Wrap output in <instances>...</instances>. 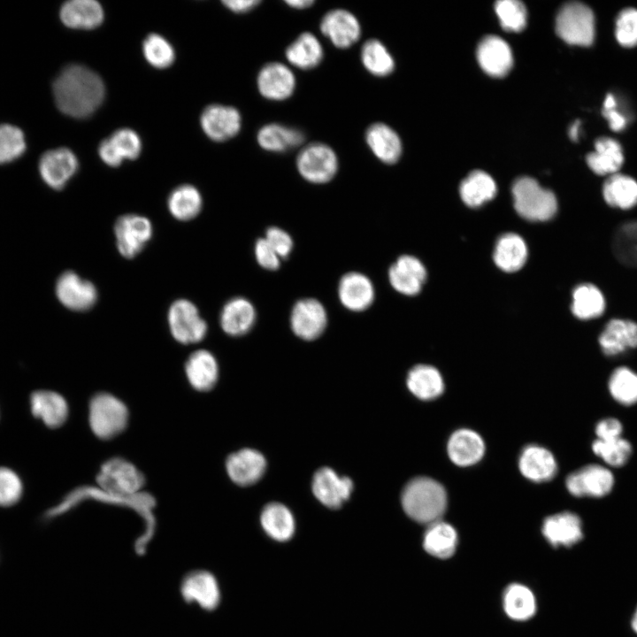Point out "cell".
<instances>
[{"label":"cell","mask_w":637,"mask_h":637,"mask_svg":"<svg viewBox=\"0 0 637 637\" xmlns=\"http://www.w3.org/2000/svg\"><path fill=\"white\" fill-rule=\"evenodd\" d=\"M579 124V121L574 123L570 130V135L573 140L577 139Z\"/></svg>","instance_id":"63"},{"label":"cell","mask_w":637,"mask_h":637,"mask_svg":"<svg viewBox=\"0 0 637 637\" xmlns=\"http://www.w3.org/2000/svg\"><path fill=\"white\" fill-rule=\"evenodd\" d=\"M326 325V311L317 299L303 298L293 306L290 326L297 337L305 341L315 340L325 331Z\"/></svg>","instance_id":"13"},{"label":"cell","mask_w":637,"mask_h":637,"mask_svg":"<svg viewBox=\"0 0 637 637\" xmlns=\"http://www.w3.org/2000/svg\"><path fill=\"white\" fill-rule=\"evenodd\" d=\"M101 159L108 165L115 167L121 165L123 157L110 138L101 142L98 147Z\"/></svg>","instance_id":"58"},{"label":"cell","mask_w":637,"mask_h":637,"mask_svg":"<svg viewBox=\"0 0 637 637\" xmlns=\"http://www.w3.org/2000/svg\"><path fill=\"white\" fill-rule=\"evenodd\" d=\"M595 150L587 156V163L599 175L614 174L623 164V153L619 143L608 137L596 140Z\"/></svg>","instance_id":"35"},{"label":"cell","mask_w":637,"mask_h":637,"mask_svg":"<svg viewBox=\"0 0 637 637\" xmlns=\"http://www.w3.org/2000/svg\"><path fill=\"white\" fill-rule=\"evenodd\" d=\"M142 52L146 60L159 69L170 66L175 58L170 42L157 34H150L146 37L142 43Z\"/></svg>","instance_id":"47"},{"label":"cell","mask_w":637,"mask_h":637,"mask_svg":"<svg viewBox=\"0 0 637 637\" xmlns=\"http://www.w3.org/2000/svg\"><path fill=\"white\" fill-rule=\"evenodd\" d=\"M613 481L608 469L592 464L570 474L566 479V487L575 496L600 497L611 490Z\"/></svg>","instance_id":"19"},{"label":"cell","mask_w":637,"mask_h":637,"mask_svg":"<svg viewBox=\"0 0 637 637\" xmlns=\"http://www.w3.org/2000/svg\"><path fill=\"white\" fill-rule=\"evenodd\" d=\"M495 12L504 29L510 31L522 30L526 22L525 5L517 0H501L495 4Z\"/></svg>","instance_id":"51"},{"label":"cell","mask_w":637,"mask_h":637,"mask_svg":"<svg viewBox=\"0 0 637 637\" xmlns=\"http://www.w3.org/2000/svg\"><path fill=\"white\" fill-rule=\"evenodd\" d=\"M260 519L265 533L276 541H288L295 532L293 515L281 503H272L267 504L263 509Z\"/></svg>","instance_id":"39"},{"label":"cell","mask_w":637,"mask_h":637,"mask_svg":"<svg viewBox=\"0 0 637 637\" xmlns=\"http://www.w3.org/2000/svg\"><path fill=\"white\" fill-rule=\"evenodd\" d=\"M622 426L615 418H607L598 423L595 428L598 440L610 441L620 438Z\"/></svg>","instance_id":"57"},{"label":"cell","mask_w":637,"mask_h":637,"mask_svg":"<svg viewBox=\"0 0 637 637\" xmlns=\"http://www.w3.org/2000/svg\"><path fill=\"white\" fill-rule=\"evenodd\" d=\"M360 57L364 67L374 76H388L395 68V61L391 54L377 39H369L365 42Z\"/></svg>","instance_id":"44"},{"label":"cell","mask_w":637,"mask_h":637,"mask_svg":"<svg viewBox=\"0 0 637 637\" xmlns=\"http://www.w3.org/2000/svg\"><path fill=\"white\" fill-rule=\"evenodd\" d=\"M496 193L494 180L485 172H472L460 185V196L465 204L477 207L492 199Z\"/></svg>","instance_id":"42"},{"label":"cell","mask_w":637,"mask_h":637,"mask_svg":"<svg viewBox=\"0 0 637 637\" xmlns=\"http://www.w3.org/2000/svg\"><path fill=\"white\" fill-rule=\"evenodd\" d=\"M52 90L60 111L77 119L92 115L103 103L105 94L100 76L81 65L65 67L55 79Z\"/></svg>","instance_id":"1"},{"label":"cell","mask_w":637,"mask_h":637,"mask_svg":"<svg viewBox=\"0 0 637 637\" xmlns=\"http://www.w3.org/2000/svg\"><path fill=\"white\" fill-rule=\"evenodd\" d=\"M280 258L287 257L293 249V240L289 234L277 226H271L264 237Z\"/></svg>","instance_id":"55"},{"label":"cell","mask_w":637,"mask_h":637,"mask_svg":"<svg viewBox=\"0 0 637 637\" xmlns=\"http://www.w3.org/2000/svg\"><path fill=\"white\" fill-rule=\"evenodd\" d=\"M556 31L564 42L580 46L590 45L595 37L593 12L580 3L564 5L556 19Z\"/></svg>","instance_id":"7"},{"label":"cell","mask_w":637,"mask_h":637,"mask_svg":"<svg viewBox=\"0 0 637 637\" xmlns=\"http://www.w3.org/2000/svg\"><path fill=\"white\" fill-rule=\"evenodd\" d=\"M26 148L24 134L19 127L9 124L0 126V164L19 158Z\"/></svg>","instance_id":"49"},{"label":"cell","mask_w":637,"mask_h":637,"mask_svg":"<svg viewBox=\"0 0 637 637\" xmlns=\"http://www.w3.org/2000/svg\"><path fill=\"white\" fill-rule=\"evenodd\" d=\"M477 58L481 68L495 77L504 76L512 65L510 46L495 35H488L481 40L477 48Z\"/></svg>","instance_id":"23"},{"label":"cell","mask_w":637,"mask_h":637,"mask_svg":"<svg viewBox=\"0 0 637 637\" xmlns=\"http://www.w3.org/2000/svg\"><path fill=\"white\" fill-rule=\"evenodd\" d=\"M615 106L603 107L602 114L610 123V127L614 131H619L625 125V119L618 111L615 110Z\"/></svg>","instance_id":"59"},{"label":"cell","mask_w":637,"mask_h":637,"mask_svg":"<svg viewBox=\"0 0 637 637\" xmlns=\"http://www.w3.org/2000/svg\"><path fill=\"white\" fill-rule=\"evenodd\" d=\"M127 420V408L116 396L98 393L90 400L89 426L98 438L108 440L115 437L126 428Z\"/></svg>","instance_id":"6"},{"label":"cell","mask_w":637,"mask_h":637,"mask_svg":"<svg viewBox=\"0 0 637 637\" xmlns=\"http://www.w3.org/2000/svg\"><path fill=\"white\" fill-rule=\"evenodd\" d=\"M183 600L196 603L205 610H215L220 602V590L215 576L205 570H194L187 573L180 587Z\"/></svg>","instance_id":"12"},{"label":"cell","mask_w":637,"mask_h":637,"mask_svg":"<svg viewBox=\"0 0 637 637\" xmlns=\"http://www.w3.org/2000/svg\"><path fill=\"white\" fill-rule=\"evenodd\" d=\"M59 16L68 27L94 29L103 22L104 11L95 0H70L62 5Z\"/></svg>","instance_id":"28"},{"label":"cell","mask_w":637,"mask_h":637,"mask_svg":"<svg viewBox=\"0 0 637 637\" xmlns=\"http://www.w3.org/2000/svg\"><path fill=\"white\" fill-rule=\"evenodd\" d=\"M32 414L50 427L62 426L68 417V405L60 394L52 390H35L30 395Z\"/></svg>","instance_id":"25"},{"label":"cell","mask_w":637,"mask_h":637,"mask_svg":"<svg viewBox=\"0 0 637 637\" xmlns=\"http://www.w3.org/2000/svg\"><path fill=\"white\" fill-rule=\"evenodd\" d=\"M485 451L481 437L469 429L456 431L448 442V454L459 466H469L480 460Z\"/></svg>","instance_id":"31"},{"label":"cell","mask_w":637,"mask_h":637,"mask_svg":"<svg viewBox=\"0 0 637 637\" xmlns=\"http://www.w3.org/2000/svg\"><path fill=\"white\" fill-rule=\"evenodd\" d=\"M114 234L119 252L126 258L137 256L153 234L150 220L138 214H125L115 222Z\"/></svg>","instance_id":"10"},{"label":"cell","mask_w":637,"mask_h":637,"mask_svg":"<svg viewBox=\"0 0 637 637\" xmlns=\"http://www.w3.org/2000/svg\"><path fill=\"white\" fill-rule=\"evenodd\" d=\"M402 505L406 514L421 524L439 521L447 506L444 487L426 477L411 480L403 488Z\"/></svg>","instance_id":"3"},{"label":"cell","mask_w":637,"mask_h":637,"mask_svg":"<svg viewBox=\"0 0 637 637\" xmlns=\"http://www.w3.org/2000/svg\"><path fill=\"white\" fill-rule=\"evenodd\" d=\"M518 465L521 473L535 482L551 480L557 469L553 455L546 449L535 445L524 449Z\"/></svg>","instance_id":"30"},{"label":"cell","mask_w":637,"mask_h":637,"mask_svg":"<svg viewBox=\"0 0 637 637\" xmlns=\"http://www.w3.org/2000/svg\"><path fill=\"white\" fill-rule=\"evenodd\" d=\"M185 372L188 382L195 389L208 391L218 380L219 365L210 351L199 349L191 353L187 359Z\"/></svg>","instance_id":"29"},{"label":"cell","mask_w":637,"mask_h":637,"mask_svg":"<svg viewBox=\"0 0 637 637\" xmlns=\"http://www.w3.org/2000/svg\"><path fill=\"white\" fill-rule=\"evenodd\" d=\"M56 295L65 307L75 311L89 310L98 297L96 286L72 271L65 272L58 277Z\"/></svg>","instance_id":"11"},{"label":"cell","mask_w":637,"mask_h":637,"mask_svg":"<svg viewBox=\"0 0 637 637\" xmlns=\"http://www.w3.org/2000/svg\"><path fill=\"white\" fill-rule=\"evenodd\" d=\"M526 257V245L519 235L509 233L498 239L494 261L503 271L511 272L519 270L524 265Z\"/></svg>","instance_id":"36"},{"label":"cell","mask_w":637,"mask_h":637,"mask_svg":"<svg viewBox=\"0 0 637 637\" xmlns=\"http://www.w3.org/2000/svg\"><path fill=\"white\" fill-rule=\"evenodd\" d=\"M603 352L617 355L637 346V324L629 320H611L599 339Z\"/></svg>","instance_id":"34"},{"label":"cell","mask_w":637,"mask_h":637,"mask_svg":"<svg viewBox=\"0 0 637 637\" xmlns=\"http://www.w3.org/2000/svg\"><path fill=\"white\" fill-rule=\"evenodd\" d=\"M457 533L455 528L443 521H436L426 529L423 547L425 550L438 558H449L456 551Z\"/></svg>","instance_id":"37"},{"label":"cell","mask_w":637,"mask_h":637,"mask_svg":"<svg viewBox=\"0 0 637 637\" xmlns=\"http://www.w3.org/2000/svg\"><path fill=\"white\" fill-rule=\"evenodd\" d=\"M256 320V310L253 304L244 297H234L223 306L219 322L222 330L231 336L247 334Z\"/></svg>","instance_id":"26"},{"label":"cell","mask_w":637,"mask_h":637,"mask_svg":"<svg viewBox=\"0 0 637 637\" xmlns=\"http://www.w3.org/2000/svg\"><path fill=\"white\" fill-rule=\"evenodd\" d=\"M288 6L295 9H305L311 6L314 1L311 0H288L285 2Z\"/></svg>","instance_id":"61"},{"label":"cell","mask_w":637,"mask_h":637,"mask_svg":"<svg viewBox=\"0 0 637 637\" xmlns=\"http://www.w3.org/2000/svg\"><path fill=\"white\" fill-rule=\"evenodd\" d=\"M88 498L126 505L134 509L142 518L144 531L137 538L134 543L135 552L138 555L142 556L146 552L147 546L155 533L156 520L152 513V510L155 506V499L150 495L145 493H139L131 497L121 498L108 495L103 493L99 488L96 489L87 487H79L66 495V496L64 497L58 505L48 510L45 513V518H52L59 516L80 503L81 501Z\"/></svg>","instance_id":"2"},{"label":"cell","mask_w":637,"mask_h":637,"mask_svg":"<svg viewBox=\"0 0 637 637\" xmlns=\"http://www.w3.org/2000/svg\"><path fill=\"white\" fill-rule=\"evenodd\" d=\"M230 479L239 486H249L263 476L266 462L264 456L251 449H243L231 454L226 463Z\"/></svg>","instance_id":"21"},{"label":"cell","mask_w":637,"mask_h":637,"mask_svg":"<svg viewBox=\"0 0 637 637\" xmlns=\"http://www.w3.org/2000/svg\"><path fill=\"white\" fill-rule=\"evenodd\" d=\"M338 295L346 309L363 311L373 303L375 290L372 282L366 275L351 272L341 278Z\"/></svg>","instance_id":"20"},{"label":"cell","mask_w":637,"mask_h":637,"mask_svg":"<svg viewBox=\"0 0 637 637\" xmlns=\"http://www.w3.org/2000/svg\"><path fill=\"white\" fill-rule=\"evenodd\" d=\"M612 396L619 403L632 404L637 402V374L621 367L611 375L609 382Z\"/></svg>","instance_id":"48"},{"label":"cell","mask_w":637,"mask_h":637,"mask_svg":"<svg viewBox=\"0 0 637 637\" xmlns=\"http://www.w3.org/2000/svg\"><path fill=\"white\" fill-rule=\"evenodd\" d=\"M203 205L200 192L194 186L183 184L169 195L167 206L170 213L178 220L187 221L196 218Z\"/></svg>","instance_id":"40"},{"label":"cell","mask_w":637,"mask_h":637,"mask_svg":"<svg viewBox=\"0 0 637 637\" xmlns=\"http://www.w3.org/2000/svg\"><path fill=\"white\" fill-rule=\"evenodd\" d=\"M76 156L67 148L46 151L39 161L42 180L51 188L62 189L78 170Z\"/></svg>","instance_id":"14"},{"label":"cell","mask_w":637,"mask_h":637,"mask_svg":"<svg viewBox=\"0 0 637 637\" xmlns=\"http://www.w3.org/2000/svg\"><path fill=\"white\" fill-rule=\"evenodd\" d=\"M631 627L633 631L637 634V607L631 618Z\"/></svg>","instance_id":"62"},{"label":"cell","mask_w":637,"mask_h":637,"mask_svg":"<svg viewBox=\"0 0 637 637\" xmlns=\"http://www.w3.org/2000/svg\"><path fill=\"white\" fill-rule=\"evenodd\" d=\"M542 533L555 547H570L583 537L579 518L572 512H562L548 517L542 525Z\"/></svg>","instance_id":"24"},{"label":"cell","mask_w":637,"mask_h":637,"mask_svg":"<svg viewBox=\"0 0 637 637\" xmlns=\"http://www.w3.org/2000/svg\"><path fill=\"white\" fill-rule=\"evenodd\" d=\"M612 249L619 262L628 266H637V222L626 223L617 230Z\"/></svg>","instance_id":"46"},{"label":"cell","mask_w":637,"mask_h":637,"mask_svg":"<svg viewBox=\"0 0 637 637\" xmlns=\"http://www.w3.org/2000/svg\"><path fill=\"white\" fill-rule=\"evenodd\" d=\"M602 193L611 206L629 209L637 203V182L629 176L614 173L604 182Z\"/></svg>","instance_id":"43"},{"label":"cell","mask_w":637,"mask_h":637,"mask_svg":"<svg viewBox=\"0 0 637 637\" xmlns=\"http://www.w3.org/2000/svg\"><path fill=\"white\" fill-rule=\"evenodd\" d=\"M285 56L292 65L311 70L320 64L324 52L318 39L310 32H303L287 47Z\"/></svg>","instance_id":"33"},{"label":"cell","mask_w":637,"mask_h":637,"mask_svg":"<svg viewBox=\"0 0 637 637\" xmlns=\"http://www.w3.org/2000/svg\"><path fill=\"white\" fill-rule=\"evenodd\" d=\"M365 137L371 151L382 163L394 164L401 157V140L389 126L373 123L367 127Z\"/></svg>","instance_id":"27"},{"label":"cell","mask_w":637,"mask_h":637,"mask_svg":"<svg viewBox=\"0 0 637 637\" xmlns=\"http://www.w3.org/2000/svg\"><path fill=\"white\" fill-rule=\"evenodd\" d=\"M503 602L505 613L514 620H526L533 617L536 610L533 592L518 583L510 584L505 588Z\"/></svg>","instance_id":"41"},{"label":"cell","mask_w":637,"mask_h":637,"mask_svg":"<svg viewBox=\"0 0 637 637\" xmlns=\"http://www.w3.org/2000/svg\"><path fill=\"white\" fill-rule=\"evenodd\" d=\"M96 482L103 493L123 498L141 493L145 479L132 463L121 457H113L101 466Z\"/></svg>","instance_id":"5"},{"label":"cell","mask_w":637,"mask_h":637,"mask_svg":"<svg viewBox=\"0 0 637 637\" xmlns=\"http://www.w3.org/2000/svg\"><path fill=\"white\" fill-rule=\"evenodd\" d=\"M352 490V480L348 477H340L329 467L320 468L313 476V494L321 503L328 508L341 507L349 499Z\"/></svg>","instance_id":"18"},{"label":"cell","mask_w":637,"mask_h":637,"mask_svg":"<svg viewBox=\"0 0 637 637\" xmlns=\"http://www.w3.org/2000/svg\"><path fill=\"white\" fill-rule=\"evenodd\" d=\"M296 167L305 180L314 184H324L335 176L338 171V157L327 144L311 142L299 151Z\"/></svg>","instance_id":"8"},{"label":"cell","mask_w":637,"mask_h":637,"mask_svg":"<svg viewBox=\"0 0 637 637\" xmlns=\"http://www.w3.org/2000/svg\"><path fill=\"white\" fill-rule=\"evenodd\" d=\"M225 6L235 13H245L260 4L258 0H227L222 2Z\"/></svg>","instance_id":"60"},{"label":"cell","mask_w":637,"mask_h":637,"mask_svg":"<svg viewBox=\"0 0 637 637\" xmlns=\"http://www.w3.org/2000/svg\"><path fill=\"white\" fill-rule=\"evenodd\" d=\"M426 277L422 263L409 255L400 257L388 271L391 286L399 293L406 295L418 294Z\"/></svg>","instance_id":"22"},{"label":"cell","mask_w":637,"mask_h":637,"mask_svg":"<svg viewBox=\"0 0 637 637\" xmlns=\"http://www.w3.org/2000/svg\"><path fill=\"white\" fill-rule=\"evenodd\" d=\"M295 77L288 66L280 62L265 65L257 77L260 95L273 101L286 100L295 88Z\"/></svg>","instance_id":"17"},{"label":"cell","mask_w":637,"mask_h":637,"mask_svg":"<svg viewBox=\"0 0 637 637\" xmlns=\"http://www.w3.org/2000/svg\"><path fill=\"white\" fill-rule=\"evenodd\" d=\"M167 321L173 337L182 344L199 342L207 334L206 321L197 307L188 299H178L171 304Z\"/></svg>","instance_id":"9"},{"label":"cell","mask_w":637,"mask_h":637,"mask_svg":"<svg viewBox=\"0 0 637 637\" xmlns=\"http://www.w3.org/2000/svg\"><path fill=\"white\" fill-rule=\"evenodd\" d=\"M200 123L210 139L225 142L239 133L242 117L239 111L233 106L211 104L202 112Z\"/></svg>","instance_id":"16"},{"label":"cell","mask_w":637,"mask_h":637,"mask_svg":"<svg viewBox=\"0 0 637 637\" xmlns=\"http://www.w3.org/2000/svg\"><path fill=\"white\" fill-rule=\"evenodd\" d=\"M594 452L612 466H621L629 458L632 448L630 443L618 438L610 441L597 440L593 443Z\"/></svg>","instance_id":"50"},{"label":"cell","mask_w":637,"mask_h":637,"mask_svg":"<svg viewBox=\"0 0 637 637\" xmlns=\"http://www.w3.org/2000/svg\"><path fill=\"white\" fill-rule=\"evenodd\" d=\"M123 158L135 159L142 150V142L138 134L132 129L121 128L115 131L110 137Z\"/></svg>","instance_id":"54"},{"label":"cell","mask_w":637,"mask_h":637,"mask_svg":"<svg viewBox=\"0 0 637 637\" xmlns=\"http://www.w3.org/2000/svg\"><path fill=\"white\" fill-rule=\"evenodd\" d=\"M255 257L265 269L277 270L280 265V257L265 238L258 239L255 244Z\"/></svg>","instance_id":"56"},{"label":"cell","mask_w":637,"mask_h":637,"mask_svg":"<svg viewBox=\"0 0 637 637\" xmlns=\"http://www.w3.org/2000/svg\"><path fill=\"white\" fill-rule=\"evenodd\" d=\"M407 386L414 395L422 400L434 399L444 389L439 371L426 365H416L409 372Z\"/></svg>","instance_id":"38"},{"label":"cell","mask_w":637,"mask_h":637,"mask_svg":"<svg viewBox=\"0 0 637 637\" xmlns=\"http://www.w3.org/2000/svg\"><path fill=\"white\" fill-rule=\"evenodd\" d=\"M320 31L336 48L348 49L361 35V26L357 17L345 9H334L326 12L320 21Z\"/></svg>","instance_id":"15"},{"label":"cell","mask_w":637,"mask_h":637,"mask_svg":"<svg viewBox=\"0 0 637 637\" xmlns=\"http://www.w3.org/2000/svg\"><path fill=\"white\" fill-rule=\"evenodd\" d=\"M605 302L601 291L591 284L577 287L572 294V311L579 318L588 319L600 316Z\"/></svg>","instance_id":"45"},{"label":"cell","mask_w":637,"mask_h":637,"mask_svg":"<svg viewBox=\"0 0 637 637\" xmlns=\"http://www.w3.org/2000/svg\"><path fill=\"white\" fill-rule=\"evenodd\" d=\"M512 196L517 212L528 220L545 221L556 212L555 195L532 178L518 179L512 186Z\"/></svg>","instance_id":"4"},{"label":"cell","mask_w":637,"mask_h":637,"mask_svg":"<svg viewBox=\"0 0 637 637\" xmlns=\"http://www.w3.org/2000/svg\"><path fill=\"white\" fill-rule=\"evenodd\" d=\"M22 494L23 484L19 476L11 468L0 466V506L15 504Z\"/></svg>","instance_id":"52"},{"label":"cell","mask_w":637,"mask_h":637,"mask_svg":"<svg viewBox=\"0 0 637 637\" xmlns=\"http://www.w3.org/2000/svg\"><path fill=\"white\" fill-rule=\"evenodd\" d=\"M616 37L625 47L637 45V10L627 8L618 14L616 21Z\"/></svg>","instance_id":"53"},{"label":"cell","mask_w":637,"mask_h":637,"mask_svg":"<svg viewBox=\"0 0 637 637\" xmlns=\"http://www.w3.org/2000/svg\"><path fill=\"white\" fill-rule=\"evenodd\" d=\"M304 140L301 130L279 123L266 124L257 134L259 146L270 152H285L300 146Z\"/></svg>","instance_id":"32"}]
</instances>
